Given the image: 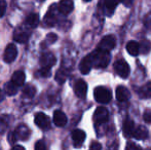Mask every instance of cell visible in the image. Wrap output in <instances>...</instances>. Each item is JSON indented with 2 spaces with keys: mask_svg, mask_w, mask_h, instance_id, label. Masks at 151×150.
Returning <instances> with one entry per match:
<instances>
[{
  "mask_svg": "<svg viewBox=\"0 0 151 150\" xmlns=\"http://www.w3.org/2000/svg\"><path fill=\"white\" fill-rule=\"evenodd\" d=\"M91 59V63H93V67L96 68H106L110 63V56L109 52H106L101 48L98 47L90 55Z\"/></svg>",
  "mask_w": 151,
  "mask_h": 150,
  "instance_id": "obj_1",
  "label": "cell"
},
{
  "mask_svg": "<svg viewBox=\"0 0 151 150\" xmlns=\"http://www.w3.org/2000/svg\"><path fill=\"white\" fill-rule=\"evenodd\" d=\"M93 96L97 102L102 103V104H107L111 101L112 95L108 88H104V86H98L93 90Z\"/></svg>",
  "mask_w": 151,
  "mask_h": 150,
  "instance_id": "obj_2",
  "label": "cell"
},
{
  "mask_svg": "<svg viewBox=\"0 0 151 150\" xmlns=\"http://www.w3.org/2000/svg\"><path fill=\"white\" fill-rule=\"evenodd\" d=\"M114 70L121 78H127L131 72L129 66L124 60H118L114 63Z\"/></svg>",
  "mask_w": 151,
  "mask_h": 150,
  "instance_id": "obj_3",
  "label": "cell"
},
{
  "mask_svg": "<svg viewBox=\"0 0 151 150\" xmlns=\"http://www.w3.org/2000/svg\"><path fill=\"white\" fill-rule=\"evenodd\" d=\"M35 123L36 126H38L39 128L43 131H47L50 128V119L47 115H45L44 113L42 112H38L35 114Z\"/></svg>",
  "mask_w": 151,
  "mask_h": 150,
  "instance_id": "obj_4",
  "label": "cell"
},
{
  "mask_svg": "<svg viewBox=\"0 0 151 150\" xmlns=\"http://www.w3.org/2000/svg\"><path fill=\"white\" fill-rule=\"evenodd\" d=\"M93 118L98 124L106 123L109 120V111L103 106L98 107L95 111V114H93Z\"/></svg>",
  "mask_w": 151,
  "mask_h": 150,
  "instance_id": "obj_5",
  "label": "cell"
},
{
  "mask_svg": "<svg viewBox=\"0 0 151 150\" xmlns=\"http://www.w3.org/2000/svg\"><path fill=\"white\" fill-rule=\"evenodd\" d=\"M116 45V39L113 35H107L100 41L99 43V48L106 52H110L112 50Z\"/></svg>",
  "mask_w": 151,
  "mask_h": 150,
  "instance_id": "obj_6",
  "label": "cell"
},
{
  "mask_svg": "<svg viewBox=\"0 0 151 150\" xmlns=\"http://www.w3.org/2000/svg\"><path fill=\"white\" fill-rule=\"evenodd\" d=\"M17 56H18V50H17V46L14 43H10L6 46L5 52H4V62L5 63H12L16 60Z\"/></svg>",
  "mask_w": 151,
  "mask_h": 150,
  "instance_id": "obj_7",
  "label": "cell"
},
{
  "mask_svg": "<svg viewBox=\"0 0 151 150\" xmlns=\"http://www.w3.org/2000/svg\"><path fill=\"white\" fill-rule=\"evenodd\" d=\"M74 93L80 99L86 98L88 93V84L83 79H78L74 84Z\"/></svg>",
  "mask_w": 151,
  "mask_h": 150,
  "instance_id": "obj_8",
  "label": "cell"
},
{
  "mask_svg": "<svg viewBox=\"0 0 151 150\" xmlns=\"http://www.w3.org/2000/svg\"><path fill=\"white\" fill-rule=\"evenodd\" d=\"M57 62L56 57L54 56L50 52H46V54H43L40 58V65H41L42 68L45 69H50Z\"/></svg>",
  "mask_w": 151,
  "mask_h": 150,
  "instance_id": "obj_9",
  "label": "cell"
},
{
  "mask_svg": "<svg viewBox=\"0 0 151 150\" xmlns=\"http://www.w3.org/2000/svg\"><path fill=\"white\" fill-rule=\"evenodd\" d=\"M14 136H16L17 140L19 139V140L26 141V140H28L29 137H30L31 131L27 126L21 124V126H19L18 128H16V132H14Z\"/></svg>",
  "mask_w": 151,
  "mask_h": 150,
  "instance_id": "obj_10",
  "label": "cell"
},
{
  "mask_svg": "<svg viewBox=\"0 0 151 150\" xmlns=\"http://www.w3.org/2000/svg\"><path fill=\"white\" fill-rule=\"evenodd\" d=\"M86 133L82 130H74L72 132V140L75 147H80L86 140Z\"/></svg>",
  "mask_w": 151,
  "mask_h": 150,
  "instance_id": "obj_11",
  "label": "cell"
},
{
  "mask_svg": "<svg viewBox=\"0 0 151 150\" xmlns=\"http://www.w3.org/2000/svg\"><path fill=\"white\" fill-rule=\"evenodd\" d=\"M73 8L74 3L72 0H61L59 3V11L63 14H69Z\"/></svg>",
  "mask_w": 151,
  "mask_h": 150,
  "instance_id": "obj_12",
  "label": "cell"
},
{
  "mask_svg": "<svg viewBox=\"0 0 151 150\" xmlns=\"http://www.w3.org/2000/svg\"><path fill=\"white\" fill-rule=\"evenodd\" d=\"M131 98V93L125 86L119 85L116 88V99L119 102H125Z\"/></svg>",
  "mask_w": 151,
  "mask_h": 150,
  "instance_id": "obj_13",
  "label": "cell"
},
{
  "mask_svg": "<svg viewBox=\"0 0 151 150\" xmlns=\"http://www.w3.org/2000/svg\"><path fill=\"white\" fill-rule=\"evenodd\" d=\"M93 68V63H91V56L84 57L82 59V61L80 62V65H79V70L82 74H88L90 73L91 69Z\"/></svg>",
  "mask_w": 151,
  "mask_h": 150,
  "instance_id": "obj_14",
  "label": "cell"
},
{
  "mask_svg": "<svg viewBox=\"0 0 151 150\" xmlns=\"http://www.w3.org/2000/svg\"><path fill=\"white\" fill-rule=\"evenodd\" d=\"M52 119H54V123L56 124L57 126H64L68 121L66 114L64 113L63 111H60V110L55 111L54 118H52Z\"/></svg>",
  "mask_w": 151,
  "mask_h": 150,
  "instance_id": "obj_15",
  "label": "cell"
},
{
  "mask_svg": "<svg viewBox=\"0 0 151 150\" xmlns=\"http://www.w3.org/2000/svg\"><path fill=\"white\" fill-rule=\"evenodd\" d=\"M132 137L137 140H145V139L148 138V130L143 126H138L137 128H135L133 132V135Z\"/></svg>",
  "mask_w": 151,
  "mask_h": 150,
  "instance_id": "obj_16",
  "label": "cell"
},
{
  "mask_svg": "<svg viewBox=\"0 0 151 150\" xmlns=\"http://www.w3.org/2000/svg\"><path fill=\"white\" fill-rule=\"evenodd\" d=\"M134 130H135V123H134V121L132 119H129V118H127L123 121V126H122L123 135L125 137H132Z\"/></svg>",
  "mask_w": 151,
  "mask_h": 150,
  "instance_id": "obj_17",
  "label": "cell"
},
{
  "mask_svg": "<svg viewBox=\"0 0 151 150\" xmlns=\"http://www.w3.org/2000/svg\"><path fill=\"white\" fill-rule=\"evenodd\" d=\"M25 79H26V75H25L24 71L19 70L14 73V75H12V82L14 84V85L21 86L24 84Z\"/></svg>",
  "mask_w": 151,
  "mask_h": 150,
  "instance_id": "obj_18",
  "label": "cell"
},
{
  "mask_svg": "<svg viewBox=\"0 0 151 150\" xmlns=\"http://www.w3.org/2000/svg\"><path fill=\"white\" fill-rule=\"evenodd\" d=\"M125 48H127V52L131 56H138L139 55V43L134 41V40H131V41L127 42Z\"/></svg>",
  "mask_w": 151,
  "mask_h": 150,
  "instance_id": "obj_19",
  "label": "cell"
},
{
  "mask_svg": "<svg viewBox=\"0 0 151 150\" xmlns=\"http://www.w3.org/2000/svg\"><path fill=\"white\" fill-rule=\"evenodd\" d=\"M120 1L121 0H104V4H105V7L107 9L108 14H113L114 9L117 7V5L120 3Z\"/></svg>",
  "mask_w": 151,
  "mask_h": 150,
  "instance_id": "obj_20",
  "label": "cell"
},
{
  "mask_svg": "<svg viewBox=\"0 0 151 150\" xmlns=\"http://www.w3.org/2000/svg\"><path fill=\"white\" fill-rule=\"evenodd\" d=\"M26 23L28 26L32 27V28H35L37 27V25L39 24V14H31L27 17Z\"/></svg>",
  "mask_w": 151,
  "mask_h": 150,
  "instance_id": "obj_21",
  "label": "cell"
},
{
  "mask_svg": "<svg viewBox=\"0 0 151 150\" xmlns=\"http://www.w3.org/2000/svg\"><path fill=\"white\" fill-rule=\"evenodd\" d=\"M28 39L29 34L27 32H24V31H18L14 35V40L16 42H19V43H25Z\"/></svg>",
  "mask_w": 151,
  "mask_h": 150,
  "instance_id": "obj_22",
  "label": "cell"
},
{
  "mask_svg": "<svg viewBox=\"0 0 151 150\" xmlns=\"http://www.w3.org/2000/svg\"><path fill=\"white\" fill-rule=\"evenodd\" d=\"M139 94L142 98H151V82H147L139 90Z\"/></svg>",
  "mask_w": 151,
  "mask_h": 150,
  "instance_id": "obj_23",
  "label": "cell"
},
{
  "mask_svg": "<svg viewBox=\"0 0 151 150\" xmlns=\"http://www.w3.org/2000/svg\"><path fill=\"white\" fill-rule=\"evenodd\" d=\"M36 94V88L32 84H26V86H24L23 88V95L26 96L27 98H33Z\"/></svg>",
  "mask_w": 151,
  "mask_h": 150,
  "instance_id": "obj_24",
  "label": "cell"
},
{
  "mask_svg": "<svg viewBox=\"0 0 151 150\" xmlns=\"http://www.w3.org/2000/svg\"><path fill=\"white\" fill-rule=\"evenodd\" d=\"M4 90H5L6 95H8V96H14L17 94V92H18V86L14 85L12 81H9L7 83H5Z\"/></svg>",
  "mask_w": 151,
  "mask_h": 150,
  "instance_id": "obj_25",
  "label": "cell"
},
{
  "mask_svg": "<svg viewBox=\"0 0 151 150\" xmlns=\"http://www.w3.org/2000/svg\"><path fill=\"white\" fill-rule=\"evenodd\" d=\"M56 21H57L56 16H55V14L52 12V8L50 7V11H48L47 14L45 16V19H44V23H45L47 26L52 27L55 24H56Z\"/></svg>",
  "mask_w": 151,
  "mask_h": 150,
  "instance_id": "obj_26",
  "label": "cell"
},
{
  "mask_svg": "<svg viewBox=\"0 0 151 150\" xmlns=\"http://www.w3.org/2000/svg\"><path fill=\"white\" fill-rule=\"evenodd\" d=\"M151 50V42L149 40H143L139 43V52L148 54Z\"/></svg>",
  "mask_w": 151,
  "mask_h": 150,
  "instance_id": "obj_27",
  "label": "cell"
},
{
  "mask_svg": "<svg viewBox=\"0 0 151 150\" xmlns=\"http://www.w3.org/2000/svg\"><path fill=\"white\" fill-rule=\"evenodd\" d=\"M67 76L68 75L65 71L59 70L58 72H57V75H56V80L60 82V83H64V82L66 81V79H67Z\"/></svg>",
  "mask_w": 151,
  "mask_h": 150,
  "instance_id": "obj_28",
  "label": "cell"
},
{
  "mask_svg": "<svg viewBox=\"0 0 151 150\" xmlns=\"http://www.w3.org/2000/svg\"><path fill=\"white\" fill-rule=\"evenodd\" d=\"M6 11V2L4 0H0V18L4 16Z\"/></svg>",
  "mask_w": 151,
  "mask_h": 150,
  "instance_id": "obj_29",
  "label": "cell"
},
{
  "mask_svg": "<svg viewBox=\"0 0 151 150\" xmlns=\"http://www.w3.org/2000/svg\"><path fill=\"white\" fill-rule=\"evenodd\" d=\"M125 150H142V148L139 145L131 142V143H127V147H125Z\"/></svg>",
  "mask_w": 151,
  "mask_h": 150,
  "instance_id": "obj_30",
  "label": "cell"
},
{
  "mask_svg": "<svg viewBox=\"0 0 151 150\" xmlns=\"http://www.w3.org/2000/svg\"><path fill=\"white\" fill-rule=\"evenodd\" d=\"M143 119L146 123H151V111L147 110L143 114Z\"/></svg>",
  "mask_w": 151,
  "mask_h": 150,
  "instance_id": "obj_31",
  "label": "cell"
},
{
  "mask_svg": "<svg viewBox=\"0 0 151 150\" xmlns=\"http://www.w3.org/2000/svg\"><path fill=\"white\" fill-rule=\"evenodd\" d=\"M35 150H46V145L43 141H38L35 144Z\"/></svg>",
  "mask_w": 151,
  "mask_h": 150,
  "instance_id": "obj_32",
  "label": "cell"
},
{
  "mask_svg": "<svg viewBox=\"0 0 151 150\" xmlns=\"http://www.w3.org/2000/svg\"><path fill=\"white\" fill-rule=\"evenodd\" d=\"M57 35L55 33H50V34L46 36V41L47 42H50V43H54L55 41L57 40Z\"/></svg>",
  "mask_w": 151,
  "mask_h": 150,
  "instance_id": "obj_33",
  "label": "cell"
},
{
  "mask_svg": "<svg viewBox=\"0 0 151 150\" xmlns=\"http://www.w3.org/2000/svg\"><path fill=\"white\" fill-rule=\"evenodd\" d=\"M91 150H101L102 149V146L100 143L98 142H93L91 144Z\"/></svg>",
  "mask_w": 151,
  "mask_h": 150,
  "instance_id": "obj_34",
  "label": "cell"
},
{
  "mask_svg": "<svg viewBox=\"0 0 151 150\" xmlns=\"http://www.w3.org/2000/svg\"><path fill=\"white\" fill-rule=\"evenodd\" d=\"M14 141H17L14 134V133H9V135H8V142H9L10 144H14Z\"/></svg>",
  "mask_w": 151,
  "mask_h": 150,
  "instance_id": "obj_35",
  "label": "cell"
},
{
  "mask_svg": "<svg viewBox=\"0 0 151 150\" xmlns=\"http://www.w3.org/2000/svg\"><path fill=\"white\" fill-rule=\"evenodd\" d=\"M145 23L148 27H151V14H148V16L145 18Z\"/></svg>",
  "mask_w": 151,
  "mask_h": 150,
  "instance_id": "obj_36",
  "label": "cell"
},
{
  "mask_svg": "<svg viewBox=\"0 0 151 150\" xmlns=\"http://www.w3.org/2000/svg\"><path fill=\"white\" fill-rule=\"evenodd\" d=\"M12 150H25V148L23 146H21V145H18V146H14Z\"/></svg>",
  "mask_w": 151,
  "mask_h": 150,
  "instance_id": "obj_37",
  "label": "cell"
},
{
  "mask_svg": "<svg viewBox=\"0 0 151 150\" xmlns=\"http://www.w3.org/2000/svg\"><path fill=\"white\" fill-rule=\"evenodd\" d=\"M2 100V94H1V90H0V101Z\"/></svg>",
  "mask_w": 151,
  "mask_h": 150,
  "instance_id": "obj_38",
  "label": "cell"
},
{
  "mask_svg": "<svg viewBox=\"0 0 151 150\" xmlns=\"http://www.w3.org/2000/svg\"><path fill=\"white\" fill-rule=\"evenodd\" d=\"M83 1H86V2H88V1H91V0H83Z\"/></svg>",
  "mask_w": 151,
  "mask_h": 150,
  "instance_id": "obj_39",
  "label": "cell"
},
{
  "mask_svg": "<svg viewBox=\"0 0 151 150\" xmlns=\"http://www.w3.org/2000/svg\"><path fill=\"white\" fill-rule=\"evenodd\" d=\"M39 1H44V0H39Z\"/></svg>",
  "mask_w": 151,
  "mask_h": 150,
  "instance_id": "obj_40",
  "label": "cell"
},
{
  "mask_svg": "<svg viewBox=\"0 0 151 150\" xmlns=\"http://www.w3.org/2000/svg\"><path fill=\"white\" fill-rule=\"evenodd\" d=\"M123 1H125V0H123Z\"/></svg>",
  "mask_w": 151,
  "mask_h": 150,
  "instance_id": "obj_41",
  "label": "cell"
}]
</instances>
